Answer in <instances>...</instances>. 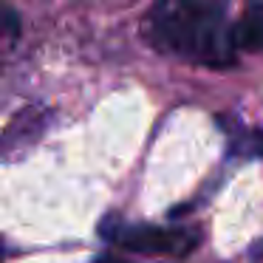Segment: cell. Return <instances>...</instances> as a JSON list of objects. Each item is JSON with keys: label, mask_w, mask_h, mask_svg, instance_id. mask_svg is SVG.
Listing matches in <instances>:
<instances>
[{"label": "cell", "mask_w": 263, "mask_h": 263, "mask_svg": "<svg viewBox=\"0 0 263 263\" xmlns=\"http://www.w3.org/2000/svg\"><path fill=\"white\" fill-rule=\"evenodd\" d=\"M93 263H133V260H125V257H114V255H102V257H97Z\"/></svg>", "instance_id": "277c9868"}, {"label": "cell", "mask_w": 263, "mask_h": 263, "mask_svg": "<svg viewBox=\"0 0 263 263\" xmlns=\"http://www.w3.org/2000/svg\"><path fill=\"white\" fill-rule=\"evenodd\" d=\"M102 238L142 255H190L201 235L190 227H153V223H125L119 218L102 223Z\"/></svg>", "instance_id": "7a4b0ae2"}, {"label": "cell", "mask_w": 263, "mask_h": 263, "mask_svg": "<svg viewBox=\"0 0 263 263\" xmlns=\"http://www.w3.org/2000/svg\"><path fill=\"white\" fill-rule=\"evenodd\" d=\"M235 43L238 48H249V51L263 48V0H255L235 23Z\"/></svg>", "instance_id": "3957f363"}, {"label": "cell", "mask_w": 263, "mask_h": 263, "mask_svg": "<svg viewBox=\"0 0 263 263\" xmlns=\"http://www.w3.org/2000/svg\"><path fill=\"white\" fill-rule=\"evenodd\" d=\"M153 40L170 54L206 68L235 63V26L212 0H159L147 14Z\"/></svg>", "instance_id": "6da1fadb"}]
</instances>
